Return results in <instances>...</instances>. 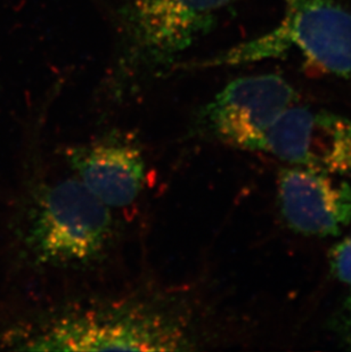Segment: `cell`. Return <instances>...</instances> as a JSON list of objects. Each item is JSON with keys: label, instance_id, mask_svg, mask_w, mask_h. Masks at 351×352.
Returning <instances> with one entry per match:
<instances>
[{"label": "cell", "instance_id": "1", "mask_svg": "<svg viewBox=\"0 0 351 352\" xmlns=\"http://www.w3.org/2000/svg\"><path fill=\"white\" fill-rule=\"evenodd\" d=\"M200 341L191 310L149 296L73 305L0 333V348L20 351H187Z\"/></svg>", "mask_w": 351, "mask_h": 352}, {"label": "cell", "instance_id": "2", "mask_svg": "<svg viewBox=\"0 0 351 352\" xmlns=\"http://www.w3.org/2000/svg\"><path fill=\"white\" fill-rule=\"evenodd\" d=\"M17 226L20 252L36 268L95 266L107 256L116 234L112 209L76 177L31 187Z\"/></svg>", "mask_w": 351, "mask_h": 352}, {"label": "cell", "instance_id": "3", "mask_svg": "<svg viewBox=\"0 0 351 352\" xmlns=\"http://www.w3.org/2000/svg\"><path fill=\"white\" fill-rule=\"evenodd\" d=\"M232 1L129 0L120 10L118 50L106 79L109 97L123 100L149 80L175 70Z\"/></svg>", "mask_w": 351, "mask_h": 352}, {"label": "cell", "instance_id": "4", "mask_svg": "<svg viewBox=\"0 0 351 352\" xmlns=\"http://www.w3.org/2000/svg\"><path fill=\"white\" fill-rule=\"evenodd\" d=\"M284 16L273 30L177 70L239 67L297 50L351 83V10L337 0H281Z\"/></svg>", "mask_w": 351, "mask_h": 352}, {"label": "cell", "instance_id": "5", "mask_svg": "<svg viewBox=\"0 0 351 352\" xmlns=\"http://www.w3.org/2000/svg\"><path fill=\"white\" fill-rule=\"evenodd\" d=\"M298 100L295 87L279 74L237 78L203 107L198 123L222 143L262 152L269 128Z\"/></svg>", "mask_w": 351, "mask_h": 352}, {"label": "cell", "instance_id": "6", "mask_svg": "<svg viewBox=\"0 0 351 352\" xmlns=\"http://www.w3.org/2000/svg\"><path fill=\"white\" fill-rule=\"evenodd\" d=\"M262 152L288 166L351 176V119L295 104L269 128Z\"/></svg>", "mask_w": 351, "mask_h": 352}, {"label": "cell", "instance_id": "7", "mask_svg": "<svg viewBox=\"0 0 351 352\" xmlns=\"http://www.w3.org/2000/svg\"><path fill=\"white\" fill-rule=\"evenodd\" d=\"M279 211L290 230L337 237L351 223V186L341 177L288 166L277 179Z\"/></svg>", "mask_w": 351, "mask_h": 352}, {"label": "cell", "instance_id": "8", "mask_svg": "<svg viewBox=\"0 0 351 352\" xmlns=\"http://www.w3.org/2000/svg\"><path fill=\"white\" fill-rule=\"evenodd\" d=\"M74 177L109 209L131 206L144 190L146 163L137 144L123 135L65 147Z\"/></svg>", "mask_w": 351, "mask_h": 352}, {"label": "cell", "instance_id": "9", "mask_svg": "<svg viewBox=\"0 0 351 352\" xmlns=\"http://www.w3.org/2000/svg\"><path fill=\"white\" fill-rule=\"evenodd\" d=\"M330 267L335 278L351 289V232L332 246Z\"/></svg>", "mask_w": 351, "mask_h": 352}, {"label": "cell", "instance_id": "10", "mask_svg": "<svg viewBox=\"0 0 351 352\" xmlns=\"http://www.w3.org/2000/svg\"><path fill=\"white\" fill-rule=\"evenodd\" d=\"M339 332L351 346V289L339 314Z\"/></svg>", "mask_w": 351, "mask_h": 352}]
</instances>
